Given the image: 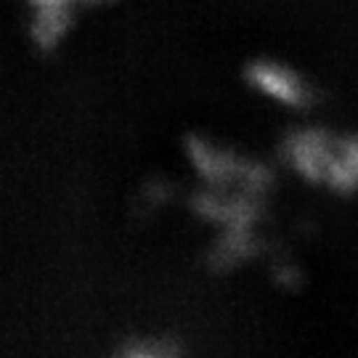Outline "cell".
Returning <instances> with one entry per match:
<instances>
[{"label": "cell", "instance_id": "1", "mask_svg": "<svg viewBox=\"0 0 358 358\" xmlns=\"http://www.w3.org/2000/svg\"><path fill=\"white\" fill-rule=\"evenodd\" d=\"M183 157L202 186L244 189L257 196H268L276 189V167L202 133L183 138Z\"/></svg>", "mask_w": 358, "mask_h": 358}, {"label": "cell", "instance_id": "4", "mask_svg": "<svg viewBox=\"0 0 358 358\" xmlns=\"http://www.w3.org/2000/svg\"><path fill=\"white\" fill-rule=\"evenodd\" d=\"M334 136L337 133L324 125H294L284 130L279 141V162L303 183L324 186L334 149Z\"/></svg>", "mask_w": 358, "mask_h": 358}, {"label": "cell", "instance_id": "5", "mask_svg": "<svg viewBox=\"0 0 358 358\" xmlns=\"http://www.w3.org/2000/svg\"><path fill=\"white\" fill-rule=\"evenodd\" d=\"M260 226H244V229H223L217 231L213 244L207 247L205 263L213 273H231V271L250 266L252 260L266 252V239Z\"/></svg>", "mask_w": 358, "mask_h": 358}, {"label": "cell", "instance_id": "2", "mask_svg": "<svg viewBox=\"0 0 358 358\" xmlns=\"http://www.w3.org/2000/svg\"><path fill=\"white\" fill-rule=\"evenodd\" d=\"M242 77L247 88L255 90L260 99L276 103L289 112H310L316 106V85L300 69L287 62L260 56L242 66Z\"/></svg>", "mask_w": 358, "mask_h": 358}, {"label": "cell", "instance_id": "8", "mask_svg": "<svg viewBox=\"0 0 358 358\" xmlns=\"http://www.w3.org/2000/svg\"><path fill=\"white\" fill-rule=\"evenodd\" d=\"M117 353L128 358H167L183 353V348L178 340L165 337V334H136L117 348Z\"/></svg>", "mask_w": 358, "mask_h": 358}, {"label": "cell", "instance_id": "7", "mask_svg": "<svg viewBox=\"0 0 358 358\" xmlns=\"http://www.w3.org/2000/svg\"><path fill=\"white\" fill-rule=\"evenodd\" d=\"M72 29V6H43L38 8V19L32 35L45 51L56 48Z\"/></svg>", "mask_w": 358, "mask_h": 358}, {"label": "cell", "instance_id": "10", "mask_svg": "<svg viewBox=\"0 0 358 358\" xmlns=\"http://www.w3.org/2000/svg\"><path fill=\"white\" fill-rule=\"evenodd\" d=\"M268 273H271V282L276 284L279 289H287V292H297L303 287V282H306L300 263L294 257H287V255L273 257L268 266Z\"/></svg>", "mask_w": 358, "mask_h": 358}, {"label": "cell", "instance_id": "3", "mask_svg": "<svg viewBox=\"0 0 358 358\" xmlns=\"http://www.w3.org/2000/svg\"><path fill=\"white\" fill-rule=\"evenodd\" d=\"M186 207L199 223L213 226L215 231L260 226L266 217V196L244 189H217L202 183L186 196Z\"/></svg>", "mask_w": 358, "mask_h": 358}, {"label": "cell", "instance_id": "9", "mask_svg": "<svg viewBox=\"0 0 358 358\" xmlns=\"http://www.w3.org/2000/svg\"><path fill=\"white\" fill-rule=\"evenodd\" d=\"M173 199H176V183L170 178H165V176L149 178L141 186V192H138V205L143 210H149V213L173 205Z\"/></svg>", "mask_w": 358, "mask_h": 358}, {"label": "cell", "instance_id": "6", "mask_svg": "<svg viewBox=\"0 0 358 358\" xmlns=\"http://www.w3.org/2000/svg\"><path fill=\"white\" fill-rule=\"evenodd\" d=\"M324 189L337 196L358 194V133H337Z\"/></svg>", "mask_w": 358, "mask_h": 358}]
</instances>
